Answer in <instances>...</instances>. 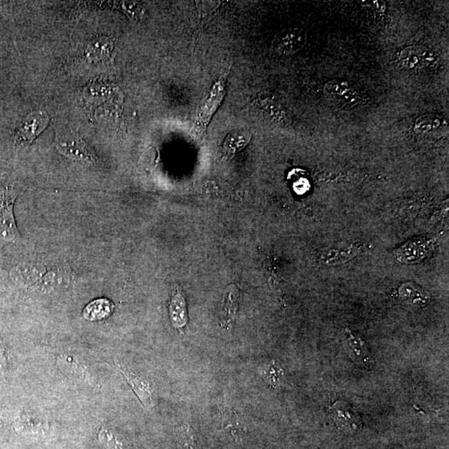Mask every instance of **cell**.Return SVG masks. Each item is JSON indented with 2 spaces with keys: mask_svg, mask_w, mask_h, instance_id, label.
I'll use <instances>...</instances> for the list:
<instances>
[{
  "mask_svg": "<svg viewBox=\"0 0 449 449\" xmlns=\"http://www.w3.org/2000/svg\"><path fill=\"white\" fill-rule=\"evenodd\" d=\"M114 306L108 299H99L90 303L83 310V317L89 321L106 319L112 313Z\"/></svg>",
  "mask_w": 449,
  "mask_h": 449,
  "instance_id": "obj_15",
  "label": "cell"
},
{
  "mask_svg": "<svg viewBox=\"0 0 449 449\" xmlns=\"http://www.w3.org/2000/svg\"><path fill=\"white\" fill-rule=\"evenodd\" d=\"M99 440L108 449H133L123 437L107 428L100 432Z\"/></svg>",
  "mask_w": 449,
  "mask_h": 449,
  "instance_id": "obj_21",
  "label": "cell"
},
{
  "mask_svg": "<svg viewBox=\"0 0 449 449\" xmlns=\"http://www.w3.org/2000/svg\"><path fill=\"white\" fill-rule=\"evenodd\" d=\"M170 318L176 329H183L188 322L187 302L181 290L173 291L169 305Z\"/></svg>",
  "mask_w": 449,
  "mask_h": 449,
  "instance_id": "obj_12",
  "label": "cell"
},
{
  "mask_svg": "<svg viewBox=\"0 0 449 449\" xmlns=\"http://www.w3.org/2000/svg\"><path fill=\"white\" fill-rule=\"evenodd\" d=\"M399 61L400 66L407 70H419L432 66L435 61V55L430 48L411 46L399 52Z\"/></svg>",
  "mask_w": 449,
  "mask_h": 449,
  "instance_id": "obj_8",
  "label": "cell"
},
{
  "mask_svg": "<svg viewBox=\"0 0 449 449\" xmlns=\"http://www.w3.org/2000/svg\"><path fill=\"white\" fill-rule=\"evenodd\" d=\"M343 343L345 349L354 361L366 365L370 361V351L366 343L361 338L356 337L349 329H346L343 334Z\"/></svg>",
  "mask_w": 449,
  "mask_h": 449,
  "instance_id": "obj_11",
  "label": "cell"
},
{
  "mask_svg": "<svg viewBox=\"0 0 449 449\" xmlns=\"http://www.w3.org/2000/svg\"><path fill=\"white\" fill-rule=\"evenodd\" d=\"M252 134L248 131L237 130L226 136L223 143V152L226 156H233L241 151L249 143Z\"/></svg>",
  "mask_w": 449,
  "mask_h": 449,
  "instance_id": "obj_17",
  "label": "cell"
},
{
  "mask_svg": "<svg viewBox=\"0 0 449 449\" xmlns=\"http://www.w3.org/2000/svg\"><path fill=\"white\" fill-rule=\"evenodd\" d=\"M99 43V50L97 48L94 44H91L88 48V56L89 58L94 59H102L105 57H109L111 55V52L113 48V43L111 39H103L100 40H97Z\"/></svg>",
  "mask_w": 449,
  "mask_h": 449,
  "instance_id": "obj_23",
  "label": "cell"
},
{
  "mask_svg": "<svg viewBox=\"0 0 449 449\" xmlns=\"http://www.w3.org/2000/svg\"><path fill=\"white\" fill-rule=\"evenodd\" d=\"M323 94L331 103L339 106H354L359 102V94L353 84L347 81L331 80L323 87Z\"/></svg>",
  "mask_w": 449,
  "mask_h": 449,
  "instance_id": "obj_7",
  "label": "cell"
},
{
  "mask_svg": "<svg viewBox=\"0 0 449 449\" xmlns=\"http://www.w3.org/2000/svg\"><path fill=\"white\" fill-rule=\"evenodd\" d=\"M226 79H228V74L220 77L198 108L192 130L193 136L197 139L203 136L211 123L212 117L220 107L226 94Z\"/></svg>",
  "mask_w": 449,
  "mask_h": 449,
  "instance_id": "obj_1",
  "label": "cell"
},
{
  "mask_svg": "<svg viewBox=\"0 0 449 449\" xmlns=\"http://www.w3.org/2000/svg\"><path fill=\"white\" fill-rule=\"evenodd\" d=\"M331 415L339 430L355 434L361 430L362 423L359 417L345 403L334 404Z\"/></svg>",
  "mask_w": 449,
  "mask_h": 449,
  "instance_id": "obj_9",
  "label": "cell"
},
{
  "mask_svg": "<svg viewBox=\"0 0 449 449\" xmlns=\"http://www.w3.org/2000/svg\"><path fill=\"white\" fill-rule=\"evenodd\" d=\"M50 122V117L46 111L38 110L30 113L20 123L15 132L14 141L16 147L30 146L44 131Z\"/></svg>",
  "mask_w": 449,
  "mask_h": 449,
  "instance_id": "obj_4",
  "label": "cell"
},
{
  "mask_svg": "<svg viewBox=\"0 0 449 449\" xmlns=\"http://www.w3.org/2000/svg\"><path fill=\"white\" fill-rule=\"evenodd\" d=\"M400 299L406 304L416 307H421L428 304L430 297L427 291L416 286L415 283H406L399 290Z\"/></svg>",
  "mask_w": 449,
  "mask_h": 449,
  "instance_id": "obj_14",
  "label": "cell"
},
{
  "mask_svg": "<svg viewBox=\"0 0 449 449\" xmlns=\"http://www.w3.org/2000/svg\"><path fill=\"white\" fill-rule=\"evenodd\" d=\"M8 368V361L5 350L0 343V377L6 375Z\"/></svg>",
  "mask_w": 449,
  "mask_h": 449,
  "instance_id": "obj_26",
  "label": "cell"
},
{
  "mask_svg": "<svg viewBox=\"0 0 449 449\" xmlns=\"http://www.w3.org/2000/svg\"><path fill=\"white\" fill-rule=\"evenodd\" d=\"M221 411L222 415V426L226 430H229L230 435L234 437L240 436L246 431L243 424L241 423L240 416L235 411L232 407L229 406V404L224 402L221 403Z\"/></svg>",
  "mask_w": 449,
  "mask_h": 449,
  "instance_id": "obj_16",
  "label": "cell"
},
{
  "mask_svg": "<svg viewBox=\"0 0 449 449\" xmlns=\"http://www.w3.org/2000/svg\"><path fill=\"white\" fill-rule=\"evenodd\" d=\"M176 441L177 449H201L196 432L188 423L177 428Z\"/></svg>",
  "mask_w": 449,
  "mask_h": 449,
  "instance_id": "obj_19",
  "label": "cell"
},
{
  "mask_svg": "<svg viewBox=\"0 0 449 449\" xmlns=\"http://www.w3.org/2000/svg\"><path fill=\"white\" fill-rule=\"evenodd\" d=\"M239 290L234 285L228 287L224 297L222 322L226 329H230L234 325L239 310Z\"/></svg>",
  "mask_w": 449,
  "mask_h": 449,
  "instance_id": "obj_13",
  "label": "cell"
},
{
  "mask_svg": "<svg viewBox=\"0 0 449 449\" xmlns=\"http://www.w3.org/2000/svg\"><path fill=\"white\" fill-rule=\"evenodd\" d=\"M115 6L122 10L128 17L132 20L143 19L144 18L146 12V7L143 3L133 1H121L116 2Z\"/></svg>",
  "mask_w": 449,
  "mask_h": 449,
  "instance_id": "obj_22",
  "label": "cell"
},
{
  "mask_svg": "<svg viewBox=\"0 0 449 449\" xmlns=\"http://www.w3.org/2000/svg\"><path fill=\"white\" fill-rule=\"evenodd\" d=\"M290 179H292L293 188L299 194H302L306 192V190L309 188L308 178L306 177L304 173L298 172V176L295 172H290L289 175Z\"/></svg>",
  "mask_w": 449,
  "mask_h": 449,
  "instance_id": "obj_24",
  "label": "cell"
},
{
  "mask_svg": "<svg viewBox=\"0 0 449 449\" xmlns=\"http://www.w3.org/2000/svg\"><path fill=\"white\" fill-rule=\"evenodd\" d=\"M432 248V241L426 240H412L398 250L397 258L403 263H416L428 256Z\"/></svg>",
  "mask_w": 449,
  "mask_h": 449,
  "instance_id": "obj_10",
  "label": "cell"
},
{
  "mask_svg": "<svg viewBox=\"0 0 449 449\" xmlns=\"http://www.w3.org/2000/svg\"><path fill=\"white\" fill-rule=\"evenodd\" d=\"M261 375L265 381L273 388H280L285 382L284 371L274 362H270L263 366Z\"/></svg>",
  "mask_w": 449,
  "mask_h": 449,
  "instance_id": "obj_20",
  "label": "cell"
},
{
  "mask_svg": "<svg viewBox=\"0 0 449 449\" xmlns=\"http://www.w3.org/2000/svg\"><path fill=\"white\" fill-rule=\"evenodd\" d=\"M446 121L442 117L434 114L419 116L415 120L414 129L416 132L428 134L439 131L446 126Z\"/></svg>",
  "mask_w": 449,
  "mask_h": 449,
  "instance_id": "obj_18",
  "label": "cell"
},
{
  "mask_svg": "<svg viewBox=\"0 0 449 449\" xmlns=\"http://www.w3.org/2000/svg\"><path fill=\"white\" fill-rule=\"evenodd\" d=\"M16 195L10 188L0 194V241L13 242L20 237L14 216Z\"/></svg>",
  "mask_w": 449,
  "mask_h": 449,
  "instance_id": "obj_5",
  "label": "cell"
},
{
  "mask_svg": "<svg viewBox=\"0 0 449 449\" xmlns=\"http://www.w3.org/2000/svg\"><path fill=\"white\" fill-rule=\"evenodd\" d=\"M361 5L378 12V13H384L387 10L386 3L381 0H363L361 1Z\"/></svg>",
  "mask_w": 449,
  "mask_h": 449,
  "instance_id": "obj_25",
  "label": "cell"
},
{
  "mask_svg": "<svg viewBox=\"0 0 449 449\" xmlns=\"http://www.w3.org/2000/svg\"><path fill=\"white\" fill-rule=\"evenodd\" d=\"M307 34L299 28H290L279 32L272 42V48L277 54L288 56L297 54L306 46Z\"/></svg>",
  "mask_w": 449,
  "mask_h": 449,
  "instance_id": "obj_6",
  "label": "cell"
},
{
  "mask_svg": "<svg viewBox=\"0 0 449 449\" xmlns=\"http://www.w3.org/2000/svg\"><path fill=\"white\" fill-rule=\"evenodd\" d=\"M55 146L62 155L88 165H94L99 159L78 133L72 129L56 131Z\"/></svg>",
  "mask_w": 449,
  "mask_h": 449,
  "instance_id": "obj_2",
  "label": "cell"
},
{
  "mask_svg": "<svg viewBox=\"0 0 449 449\" xmlns=\"http://www.w3.org/2000/svg\"><path fill=\"white\" fill-rule=\"evenodd\" d=\"M116 363L144 407L148 410L154 408L157 406V394L152 380L119 361H116Z\"/></svg>",
  "mask_w": 449,
  "mask_h": 449,
  "instance_id": "obj_3",
  "label": "cell"
}]
</instances>
